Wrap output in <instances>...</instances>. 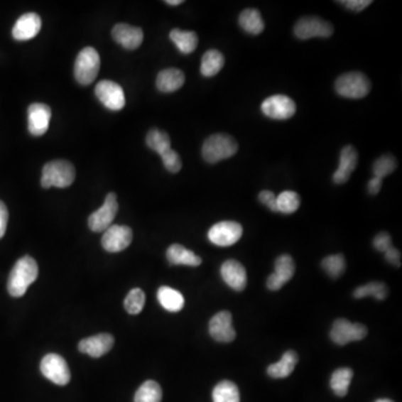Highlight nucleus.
Instances as JSON below:
<instances>
[{
  "mask_svg": "<svg viewBox=\"0 0 402 402\" xmlns=\"http://www.w3.org/2000/svg\"><path fill=\"white\" fill-rule=\"evenodd\" d=\"M225 58L217 50H210L205 53L201 60L200 72L205 77H212L222 71Z\"/></svg>",
  "mask_w": 402,
  "mask_h": 402,
  "instance_id": "bb28decb",
  "label": "nucleus"
},
{
  "mask_svg": "<svg viewBox=\"0 0 402 402\" xmlns=\"http://www.w3.org/2000/svg\"><path fill=\"white\" fill-rule=\"evenodd\" d=\"M113 344H114V337L112 335L101 333L82 339L79 343V351L89 354L92 358H99L107 354L112 349Z\"/></svg>",
  "mask_w": 402,
  "mask_h": 402,
  "instance_id": "6ab92c4d",
  "label": "nucleus"
},
{
  "mask_svg": "<svg viewBox=\"0 0 402 402\" xmlns=\"http://www.w3.org/2000/svg\"><path fill=\"white\" fill-rule=\"evenodd\" d=\"M161 386L153 380L144 382L134 396V402H161Z\"/></svg>",
  "mask_w": 402,
  "mask_h": 402,
  "instance_id": "2f4dec72",
  "label": "nucleus"
},
{
  "mask_svg": "<svg viewBox=\"0 0 402 402\" xmlns=\"http://www.w3.org/2000/svg\"><path fill=\"white\" fill-rule=\"evenodd\" d=\"M261 112L273 120H288L295 114L296 105L295 102L286 95H273L261 103Z\"/></svg>",
  "mask_w": 402,
  "mask_h": 402,
  "instance_id": "9b49d317",
  "label": "nucleus"
},
{
  "mask_svg": "<svg viewBox=\"0 0 402 402\" xmlns=\"http://www.w3.org/2000/svg\"><path fill=\"white\" fill-rule=\"evenodd\" d=\"M243 236V227L236 222H220L212 226L208 232V238L214 245L229 247L237 243Z\"/></svg>",
  "mask_w": 402,
  "mask_h": 402,
  "instance_id": "1a4fd4ad",
  "label": "nucleus"
},
{
  "mask_svg": "<svg viewBox=\"0 0 402 402\" xmlns=\"http://www.w3.org/2000/svg\"><path fill=\"white\" fill-rule=\"evenodd\" d=\"M386 261L390 264L394 265V266L400 267L401 265V254L400 251H398L397 249H394V247H391V249H388L386 251Z\"/></svg>",
  "mask_w": 402,
  "mask_h": 402,
  "instance_id": "37998d69",
  "label": "nucleus"
},
{
  "mask_svg": "<svg viewBox=\"0 0 402 402\" xmlns=\"http://www.w3.org/2000/svg\"><path fill=\"white\" fill-rule=\"evenodd\" d=\"M146 144L150 149L157 152L160 156L171 149L169 136L165 134V131L159 130V129H152L149 131V134L146 136Z\"/></svg>",
  "mask_w": 402,
  "mask_h": 402,
  "instance_id": "473e14b6",
  "label": "nucleus"
},
{
  "mask_svg": "<svg viewBox=\"0 0 402 402\" xmlns=\"http://www.w3.org/2000/svg\"><path fill=\"white\" fill-rule=\"evenodd\" d=\"M118 210L119 205L116 195L114 192H110L105 198L103 206L89 216V229L93 230L95 233L105 232L107 228L112 225L113 220L118 214Z\"/></svg>",
  "mask_w": 402,
  "mask_h": 402,
  "instance_id": "6e6552de",
  "label": "nucleus"
},
{
  "mask_svg": "<svg viewBox=\"0 0 402 402\" xmlns=\"http://www.w3.org/2000/svg\"><path fill=\"white\" fill-rule=\"evenodd\" d=\"M276 198L273 191L264 190L259 193V199L261 204L268 207L272 212H277Z\"/></svg>",
  "mask_w": 402,
  "mask_h": 402,
  "instance_id": "ea45409f",
  "label": "nucleus"
},
{
  "mask_svg": "<svg viewBox=\"0 0 402 402\" xmlns=\"http://www.w3.org/2000/svg\"><path fill=\"white\" fill-rule=\"evenodd\" d=\"M97 99L109 110L120 111L126 105V97L122 87L112 81H101L95 87Z\"/></svg>",
  "mask_w": 402,
  "mask_h": 402,
  "instance_id": "ddd939ff",
  "label": "nucleus"
},
{
  "mask_svg": "<svg viewBox=\"0 0 402 402\" xmlns=\"http://www.w3.org/2000/svg\"><path fill=\"white\" fill-rule=\"evenodd\" d=\"M170 40L177 46L183 54H191L198 46V36L191 31L173 29L170 32Z\"/></svg>",
  "mask_w": 402,
  "mask_h": 402,
  "instance_id": "a878e982",
  "label": "nucleus"
},
{
  "mask_svg": "<svg viewBox=\"0 0 402 402\" xmlns=\"http://www.w3.org/2000/svg\"><path fill=\"white\" fill-rule=\"evenodd\" d=\"M333 26L329 21L319 17H304L296 23L294 34L302 40H311L314 37H327L333 34Z\"/></svg>",
  "mask_w": 402,
  "mask_h": 402,
  "instance_id": "9d476101",
  "label": "nucleus"
},
{
  "mask_svg": "<svg viewBox=\"0 0 402 402\" xmlns=\"http://www.w3.org/2000/svg\"><path fill=\"white\" fill-rule=\"evenodd\" d=\"M222 280L236 292H243L247 285V272L241 263L228 259L220 268Z\"/></svg>",
  "mask_w": 402,
  "mask_h": 402,
  "instance_id": "dca6fc26",
  "label": "nucleus"
},
{
  "mask_svg": "<svg viewBox=\"0 0 402 402\" xmlns=\"http://www.w3.org/2000/svg\"><path fill=\"white\" fill-rule=\"evenodd\" d=\"M322 268L324 269V272L327 273L331 278L335 280V278H339V276H342L344 274L345 268H347V263H345V259L341 254H337V255H330V256L325 257V259L322 261Z\"/></svg>",
  "mask_w": 402,
  "mask_h": 402,
  "instance_id": "f704fd0d",
  "label": "nucleus"
},
{
  "mask_svg": "<svg viewBox=\"0 0 402 402\" xmlns=\"http://www.w3.org/2000/svg\"><path fill=\"white\" fill-rule=\"evenodd\" d=\"M134 239L132 229L128 226L111 225L102 237L103 249L110 253H118L128 249Z\"/></svg>",
  "mask_w": 402,
  "mask_h": 402,
  "instance_id": "f8f14e48",
  "label": "nucleus"
},
{
  "mask_svg": "<svg viewBox=\"0 0 402 402\" xmlns=\"http://www.w3.org/2000/svg\"><path fill=\"white\" fill-rule=\"evenodd\" d=\"M185 74L178 68H167L157 76V87L163 93H173L183 87L185 84Z\"/></svg>",
  "mask_w": 402,
  "mask_h": 402,
  "instance_id": "4be33fe9",
  "label": "nucleus"
},
{
  "mask_svg": "<svg viewBox=\"0 0 402 402\" xmlns=\"http://www.w3.org/2000/svg\"><path fill=\"white\" fill-rule=\"evenodd\" d=\"M374 247L378 251L386 253L388 249L392 247L391 236L386 233V232L379 233L378 235L374 237Z\"/></svg>",
  "mask_w": 402,
  "mask_h": 402,
  "instance_id": "58836bf2",
  "label": "nucleus"
},
{
  "mask_svg": "<svg viewBox=\"0 0 402 402\" xmlns=\"http://www.w3.org/2000/svg\"><path fill=\"white\" fill-rule=\"evenodd\" d=\"M389 294V290L386 288V285L382 282H371L368 284L359 286L353 290V298L357 300L366 298V296H374L378 300H386V296Z\"/></svg>",
  "mask_w": 402,
  "mask_h": 402,
  "instance_id": "7c9ffc66",
  "label": "nucleus"
},
{
  "mask_svg": "<svg viewBox=\"0 0 402 402\" xmlns=\"http://www.w3.org/2000/svg\"><path fill=\"white\" fill-rule=\"evenodd\" d=\"M339 3L344 5L347 9L358 13V11H362L363 9L369 7L372 1H370V0H345V1H339Z\"/></svg>",
  "mask_w": 402,
  "mask_h": 402,
  "instance_id": "a19ab883",
  "label": "nucleus"
},
{
  "mask_svg": "<svg viewBox=\"0 0 402 402\" xmlns=\"http://www.w3.org/2000/svg\"><path fill=\"white\" fill-rule=\"evenodd\" d=\"M277 212L285 214H294L300 208V198L295 191H283L276 198Z\"/></svg>",
  "mask_w": 402,
  "mask_h": 402,
  "instance_id": "72a5a7b5",
  "label": "nucleus"
},
{
  "mask_svg": "<svg viewBox=\"0 0 402 402\" xmlns=\"http://www.w3.org/2000/svg\"><path fill=\"white\" fill-rule=\"evenodd\" d=\"M7 224H9V210L3 201H0V238H3L5 235Z\"/></svg>",
  "mask_w": 402,
  "mask_h": 402,
  "instance_id": "79ce46f5",
  "label": "nucleus"
},
{
  "mask_svg": "<svg viewBox=\"0 0 402 402\" xmlns=\"http://www.w3.org/2000/svg\"><path fill=\"white\" fill-rule=\"evenodd\" d=\"M144 304H146V294L141 288L131 290L124 300V308L131 315L141 313Z\"/></svg>",
  "mask_w": 402,
  "mask_h": 402,
  "instance_id": "c9c22d12",
  "label": "nucleus"
},
{
  "mask_svg": "<svg viewBox=\"0 0 402 402\" xmlns=\"http://www.w3.org/2000/svg\"><path fill=\"white\" fill-rule=\"evenodd\" d=\"M353 371L350 368H339L332 374L330 386L337 397H345L352 381Z\"/></svg>",
  "mask_w": 402,
  "mask_h": 402,
  "instance_id": "c85d7f7f",
  "label": "nucleus"
},
{
  "mask_svg": "<svg viewBox=\"0 0 402 402\" xmlns=\"http://www.w3.org/2000/svg\"><path fill=\"white\" fill-rule=\"evenodd\" d=\"M376 402H393L390 399H378Z\"/></svg>",
  "mask_w": 402,
  "mask_h": 402,
  "instance_id": "49530a36",
  "label": "nucleus"
},
{
  "mask_svg": "<svg viewBox=\"0 0 402 402\" xmlns=\"http://www.w3.org/2000/svg\"><path fill=\"white\" fill-rule=\"evenodd\" d=\"M237 151V142L228 134H214L207 138L202 146V157L208 163H217L232 158Z\"/></svg>",
  "mask_w": 402,
  "mask_h": 402,
  "instance_id": "7ed1b4c3",
  "label": "nucleus"
},
{
  "mask_svg": "<svg viewBox=\"0 0 402 402\" xmlns=\"http://www.w3.org/2000/svg\"><path fill=\"white\" fill-rule=\"evenodd\" d=\"M382 187V179L378 177H374L369 181L368 183V191L370 195H378L379 191L381 190Z\"/></svg>",
  "mask_w": 402,
  "mask_h": 402,
  "instance_id": "c03bdc74",
  "label": "nucleus"
},
{
  "mask_svg": "<svg viewBox=\"0 0 402 402\" xmlns=\"http://www.w3.org/2000/svg\"><path fill=\"white\" fill-rule=\"evenodd\" d=\"M294 273H295L294 259L288 254L281 255L275 261L274 274L267 278V288L273 292L281 290L288 281L292 280Z\"/></svg>",
  "mask_w": 402,
  "mask_h": 402,
  "instance_id": "4468645a",
  "label": "nucleus"
},
{
  "mask_svg": "<svg viewBox=\"0 0 402 402\" xmlns=\"http://www.w3.org/2000/svg\"><path fill=\"white\" fill-rule=\"evenodd\" d=\"M214 402H241L238 386L229 380H224L214 386L212 391Z\"/></svg>",
  "mask_w": 402,
  "mask_h": 402,
  "instance_id": "c756f323",
  "label": "nucleus"
},
{
  "mask_svg": "<svg viewBox=\"0 0 402 402\" xmlns=\"http://www.w3.org/2000/svg\"><path fill=\"white\" fill-rule=\"evenodd\" d=\"M52 118V110L44 103H34L28 107V130L33 136L46 134Z\"/></svg>",
  "mask_w": 402,
  "mask_h": 402,
  "instance_id": "f3484780",
  "label": "nucleus"
},
{
  "mask_svg": "<svg viewBox=\"0 0 402 402\" xmlns=\"http://www.w3.org/2000/svg\"><path fill=\"white\" fill-rule=\"evenodd\" d=\"M368 335L366 325L360 323H351L347 319L335 320L332 325L330 337L337 345H347L353 341H361Z\"/></svg>",
  "mask_w": 402,
  "mask_h": 402,
  "instance_id": "423d86ee",
  "label": "nucleus"
},
{
  "mask_svg": "<svg viewBox=\"0 0 402 402\" xmlns=\"http://www.w3.org/2000/svg\"><path fill=\"white\" fill-rule=\"evenodd\" d=\"M112 37L115 42L126 50H136L143 42V31L140 27L118 24L113 27Z\"/></svg>",
  "mask_w": 402,
  "mask_h": 402,
  "instance_id": "a211bd4d",
  "label": "nucleus"
},
{
  "mask_svg": "<svg viewBox=\"0 0 402 402\" xmlns=\"http://www.w3.org/2000/svg\"><path fill=\"white\" fill-rule=\"evenodd\" d=\"M38 276V265L33 257L24 256L18 259L9 274V294L13 298H21L27 292V288L36 281Z\"/></svg>",
  "mask_w": 402,
  "mask_h": 402,
  "instance_id": "f257e3e1",
  "label": "nucleus"
},
{
  "mask_svg": "<svg viewBox=\"0 0 402 402\" xmlns=\"http://www.w3.org/2000/svg\"><path fill=\"white\" fill-rule=\"evenodd\" d=\"M43 376L58 386H66L71 380V371L63 357L55 353L45 355L40 362Z\"/></svg>",
  "mask_w": 402,
  "mask_h": 402,
  "instance_id": "0eeeda50",
  "label": "nucleus"
},
{
  "mask_svg": "<svg viewBox=\"0 0 402 402\" xmlns=\"http://www.w3.org/2000/svg\"><path fill=\"white\" fill-rule=\"evenodd\" d=\"M335 89L339 97L362 99L371 91V82L368 76L360 72H350L339 76L335 82Z\"/></svg>",
  "mask_w": 402,
  "mask_h": 402,
  "instance_id": "20e7f679",
  "label": "nucleus"
},
{
  "mask_svg": "<svg viewBox=\"0 0 402 402\" xmlns=\"http://www.w3.org/2000/svg\"><path fill=\"white\" fill-rule=\"evenodd\" d=\"M239 25L246 33L251 35H259L265 28L264 21L257 9H245L239 15Z\"/></svg>",
  "mask_w": 402,
  "mask_h": 402,
  "instance_id": "cd10ccee",
  "label": "nucleus"
},
{
  "mask_svg": "<svg viewBox=\"0 0 402 402\" xmlns=\"http://www.w3.org/2000/svg\"><path fill=\"white\" fill-rule=\"evenodd\" d=\"M183 3V0H167V1H165V4L170 6L181 5V4Z\"/></svg>",
  "mask_w": 402,
  "mask_h": 402,
  "instance_id": "a18cd8bd",
  "label": "nucleus"
},
{
  "mask_svg": "<svg viewBox=\"0 0 402 402\" xmlns=\"http://www.w3.org/2000/svg\"><path fill=\"white\" fill-rule=\"evenodd\" d=\"M167 259L171 265H185L197 267L201 264V259L179 244H173L167 249Z\"/></svg>",
  "mask_w": 402,
  "mask_h": 402,
  "instance_id": "5701e85b",
  "label": "nucleus"
},
{
  "mask_svg": "<svg viewBox=\"0 0 402 402\" xmlns=\"http://www.w3.org/2000/svg\"><path fill=\"white\" fill-rule=\"evenodd\" d=\"M75 180V168L71 162L66 160H54L48 162L43 168L42 183L43 188H66L70 187Z\"/></svg>",
  "mask_w": 402,
  "mask_h": 402,
  "instance_id": "f03ea898",
  "label": "nucleus"
},
{
  "mask_svg": "<svg viewBox=\"0 0 402 402\" xmlns=\"http://www.w3.org/2000/svg\"><path fill=\"white\" fill-rule=\"evenodd\" d=\"M397 160L391 154H384L382 157L376 160L372 167L374 177L384 179L386 175H391L394 170L397 169Z\"/></svg>",
  "mask_w": 402,
  "mask_h": 402,
  "instance_id": "e433bc0d",
  "label": "nucleus"
},
{
  "mask_svg": "<svg viewBox=\"0 0 402 402\" xmlns=\"http://www.w3.org/2000/svg\"><path fill=\"white\" fill-rule=\"evenodd\" d=\"M158 300L162 308L169 312H179L185 306V298L179 290L169 286H161L157 293Z\"/></svg>",
  "mask_w": 402,
  "mask_h": 402,
  "instance_id": "393cba45",
  "label": "nucleus"
},
{
  "mask_svg": "<svg viewBox=\"0 0 402 402\" xmlns=\"http://www.w3.org/2000/svg\"><path fill=\"white\" fill-rule=\"evenodd\" d=\"M357 165H358V152L354 149V146H344L339 154V168L333 175V181L337 185L347 183L350 179L351 173L357 168Z\"/></svg>",
  "mask_w": 402,
  "mask_h": 402,
  "instance_id": "412c9836",
  "label": "nucleus"
},
{
  "mask_svg": "<svg viewBox=\"0 0 402 402\" xmlns=\"http://www.w3.org/2000/svg\"><path fill=\"white\" fill-rule=\"evenodd\" d=\"M298 362V353L293 350L286 351L278 362L273 363L267 368V374L274 379L288 378L292 374Z\"/></svg>",
  "mask_w": 402,
  "mask_h": 402,
  "instance_id": "b1692460",
  "label": "nucleus"
},
{
  "mask_svg": "<svg viewBox=\"0 0 402 402\" xmlns=\"http://www.w3.org/2000/svg\"><path fill=\"white\" fill-rule=\"evenodd\" d=\"M42 28V19L35 13H24L19 17L13 28V37L16 40H29L36 37Z\"/></svg>",
  "mask_w": 402,
  "mask_h": 402,
  "instance_id": "aec40b11",
  "label": "nucleus"
},
{
  "mask_svg": "<svg viewBox=\"0 0 402 402\" xmlns=\"http://www.w3.org/2000/svg\"><path fill=\"white\" fill-rule=\"evenodd\" d=\"M160 157H161L163 165H165L168 171L173 173H177L180 171L181 167H183V162H181L179 154L175 150L169 149L165 153L161 154Z\"/></svg>",
  "mask_w": 402,
  "mask_h": 402,
  "instance_id": "4c0bfd02",
  "label": "nucleus"
},
{
  "mask_svg": "<svg viewBox=\"0 0 402 402\" xmlns=\"http://www.w3.org/2000/svg\"><path fill=\"white\" fill-rule=\"evenodd\" d=\"M210 335L217 342H233L236 339V331L230 312L222 311L212 316L210 321Z\"/></svg>",
  "mask_w": 402,
  "mask_h": 402,
  "instance_id": "2eb2a0df",
  "label": "nucleus"
},
{
  "mask_svg": "<svg viewBox=\"0 0 402 402\" xmlns=\"http://www.w3.org/2000/svg\"><path fill=\"white\" fill-rule=\"evenodd\" d=\"M101 60L99 53L93 48H85L76 58L74 75L76 81L82 85H89L94 82L99 74Z\"/></svg>",
  "mask_w": 402,
  "mask_h": 402,
  "instance_id": "39448f33",
  "label": "nucleus"
}]
</instances>
